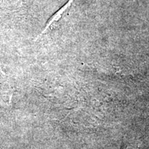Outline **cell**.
I'll list each match as a JSON object with an SVG mask.
<instances>
[{
	"label": "cell",
	"mask_w": 149,
	"mask_h": 149,
	"mask_svg": "<svg viewBox=\"0 0 149 149\" xmlns=\"http://www.w3.org/2000/svg\"><path fill=\"white\" fill-rule=\"evenodd\" d=\"M73 1L74 0H68V2H67L66 4H65L64 6L62 7V8H61L60 9H59V10L57 11V12L54 15L53 17H52V18L49 20V21H48L47 24H46L45 28H44V30H43L42 32H41L40 34L37 37L36 40H35L40 39V37H42L43 36V35H44L47 33L49 32L50 31L53 30L54 28L57 26V24L59 22V20H60L61 19L64 17V15L66 14L67 12H68V10H69L70 6H71L72 1Z\"/></svg>",
	"instance_id": "cell-1"
}]
</instances>
